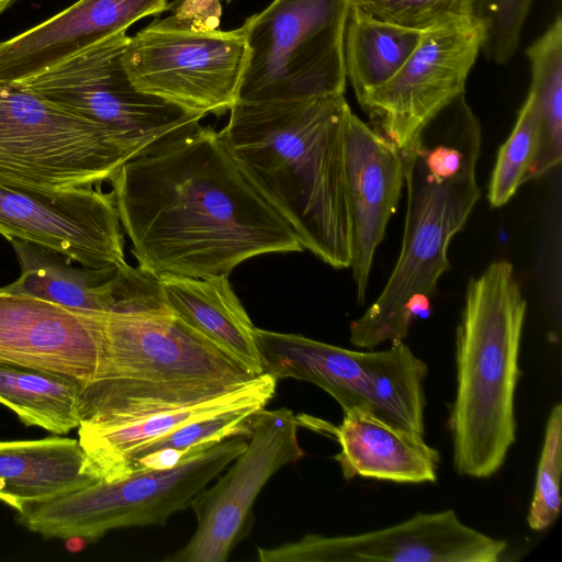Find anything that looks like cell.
Wrapping results in <instances>:
<instances>
[{
    "label": "cell",
    "instance_id": "cell-18",
    "mask_svg": "<svg viewBox=\"0 0 562 562\" xmlns=\"http://www.w3.org/2000/svg\"><path fill=\"white\" fill-rule=\"evenodd\" d=\"M166 7L167 0H78L0 42V81L19 82L35 76Z\"/></svg>",
    "mask_w": 562,
    "mask_h": 562
},
{
    "label": "cell",
    "instance_id": "cell-21",
    "mask_svg": "<svg viewBox=\"0 0 562 562\" xmlns=\"http://www.w3.org/2000/svg\"><path fill=\"white\" fill-rule=\"evenodd\" d=\"M98 481L78 439L0 441V501L18 512Z\"/></svg>",
    "mask_w": 562,
    "mask_h": 562
},
{
    "label": "cell",
    "instance_id": "cell-2",
    "mask_svg": "<svg viewBox=\"0 0 562 562\" xmlns=\"http://www.w3.org/2000/svg\"><path fill=\"white\" fill-rule=\"evenodd\" d=\"M345 95L235 103L218 133L241 172L293 229L303 249L350 267Z\"/></svg>",
    "mask_w": 562,
    "mask_h": 562
},
{
    "label": "cell",
    "instance_id": "cell-30",
    "mask_svg": "<svg viewBox=\"0 0 562 562\" xmlns=\"http://www.w3.org/2000/svg\"><path fill=\"white\" fill-rule=\"evenodd\" d=\"M562 469V405L551 409L538 463L536 484L527 516L531 530L543 531L558 518L562 498L560 481Z\"/></svg>",
    "mask_w": 562,
    "mask_h": 562
},
{
    "label": "cell",
    "instance_id": "cell-16",
    "mask_svg": "<svg viewBox=\"0 0 562 562\" xmlns=\"http://www.w3.org/2000/svg\"><path fill=\"white\" fill-rule=\"evenodd\" d=\"M10 243L21 274L1 291L89 313L145 314L164 305L160 280L127 262L75 267L67 256L48 247L21 239Z\"/></svg>",
    "mask_w": 562,
    "mask_h": 562
},
{
    "label": "cell",
    "instance_id": "cell-24",
    "mask_svg": "<svg viewBox=\"0 0 562 562\" xmlns=\"http://www.w3.org/2000/svg\"><path fill=\"white\" fill-rule=\"evenodd\" d=\"M364 409L403 429L425 434L427 364L404 342L362 351Z\"/></svg>",
    "mask_w": 562,
    "mask_h": 562
},
{
    "label": "cell",
    "instance_id": "cell-29",
    "mask_svg": "<svg viewBox=\"0 0 562 562\" xmlns=\"http://www.w3.org/2000/svg\"><path fill=\"white\" fill-rule=\"evenodd\" d=\"M538 146V114L528 93L515 126L499 147L492 172L487 199L493 207L505 205L526 182Z\"/></svg>",
    "mask_w": 562,
    "mask_h": 562
},
{
    "label": "cell",
    "instance_id": "cell-6",
    "mask_svg": "<svg viewBox=\"0 0 562 562\" xmlns=\"http://www.w3.org/2000/svg\"><path fill=\"white\" fill-rule=\"evenodd\" d=\"M353 0H273L241 25L235 103L345 95V31Z\"/></svg>",
    "mask_w": 562,
    "mask_h": 562
},
{
    "label": "cell",
    "instance_id": "cell-7",
    "mask_svg": "<svg viewBox=\"0 0 562 562\" xmlns=\"http://www.w3.org/2000/svg\"><path fill=\"white\" fill-rule=\"evenodd\" d=\"M247 447L243 436L227 438L178 464L98 481L56 498L24 506L20 525L45 538L95 541L108 531L165 525Z\"/></svg>",
    "mask_w": 562,
    "mask_h": 562
},
{
    "label": "cell",
    "instance_id": "cell-25",
    "mask_svg": "<svg viewBox=\"0 0 562 562\" xmlns=\"http://www.w3.org/2000/svg\"><path fill=\"white\" fill-rule=\"evenodd\" d=\"M423 33L374 18L352 4L344 55L346 76L358 101L402 68L419 45Z\"/></svg>",
    "mask_w": 562,
    "mask_h": 562
},
{
    "label": "cell",
    "instance_id": "cell-26",
    "mask_svg": "<svg viewBox=\"0 0 562 562\" xmlns=\"http://www.w3.org/2000/svg\"><path fill=\"white\" fill-rule=\"evenodd\" d=\"M85 387L81 381L63 374L0 364V404L26 426L56 435L78 428Z\"/></svg>",
    "mask_w": 562,
    "mask_h": 562
},
{
    "label": "cell",
    "instance_id": "cell-1",
    "mask_svg": "<svg viewBox=\"0 0 562 562\" xmlns=\"http://www.w3.org/2000/svg\"><path fill=\"white\" fill-rule=\"evenodd\" d=\"M110 182L138 269L157 279L229 276L255 256L303 250L220 133L199 122L128 159Z\"/></svg>",
    "mask_w": 562,
    "mask_h": 562
},
{
    "label": "cell",
    "instance_id": "cell-11",
    "mask_svg": "<svg viewBox=\"0 0 562 562\" xmlns=\"http://www.w3.org/2000/svg\"><path fill=\"white\" fill-rule=\"evenodd\" d=\"M483 40V29L472 18L424 31L402 68L358 101L373 128L401 154L411 150L427 124L464 94Z\"/></svg>",
    "mask_w": 562,
    "mask_h": 562
},
{
    "label": "cell",
    "instance_id": "cell-12",
    "mask_svg": "<svg viewBox=\"0 0 562 562\" xmlns=\"http://www.w3.org/2000/svg\"><path fill=\"white\" fill-rule=\"evenodd\" d=\"M299 422L286 408H266L251 423L249 441L213 486L192 501L196 529L168 562H224L249 529L252 505L268 480L305 452L297 441Z\"/></svg>",
    "mask_w": 562,
    "mask_h": 562
},
{
    "label": "cell",
    "instance_id": "cell-9",
    "mask_svg": "<svg viewBox=\"0 0 562 562\" xmlns=\"http://www.w3.org/2000/svg\"><path fill=\"white\" fill-rule=\"evenodd\" d=\"M128 40L121 32L14 83L102 126L133 158L204 116L132 82L123 63Z\"/></svg>",
    "mask_w": 562,
    "mask_h": 562
},
{
    "label": "cell",
    "instance_id": "cell-5",
    "mask_svg": "<svg viewBox=\"0 0 562 562\" xmlns=\"http://www.w3.org/2000/svg\"><path fill=\"white\" fill-rule=\"evenodd\" d=\"M527 302L513 265L470 279L456 335L457 390L448 418L458 474L486 479L516 440L515 392Z\"/></svg>",
    "mask_w": 562,
    "mask_h": 562
},
{
    "label": "cell",
    "instance_id": "cell-15",
    "mask_svg": "<svg viewBox=\"0 0 562 562\" xmlns=\"http://www.w3.org/2000/svg\"><path fill=\"white\" fill-rule=\"evenodd\" d=\"M102 314L0 290V364L63 374L87 386L100 363Z\"/></svg>",
    "mask_w": 562,
    "mask_h": 562
},
{
    "label": "cell",
    "instance_id": "cell-33",
    "mask_svg": "<svg viewBox=\"0 0 562 562\" xmlns=\"http://www.w3.org/2000/svg\"><path fill=\"white\" fill-rule=\"evenodd\" d=\"M15 0H0V15L14 2Z\"/></svg>",
    "mask_w": 562,
    "mask_h": 562
},
{
    "label": "cell",
    "instance_id": "cell-31",
    "mask_svg": "<svg viewBox=\"0 0 562 562\" xmlns=\"http://www.w3.org/2000/svg\"><path fill=\"white\" fill-rule=\"evenodd\" d=\"M532 0H471L470 15L483 29L482 50L496 64L508 63L519 45Z\"/></svg>",
    "mask_w": 562,
    "mask_h": 562
},
{
    "label": "cell",
    "instance_id": "cell-20",
    "mask_svg": "<svg viewBox=\"0 0 562 562\" xmlns=\"http://www.w3.org/2000/svg\"><path fill=\"white\" fill-rule=\"evenodd\" d=\"M277 382L263 372L232 392L193 405L117 423L81 422L77 428L78 440L89 470L100 481L116 480L123 461L134 450L193 420L256 402L269 403Z\"/></svg>",
    "mask_w": 562,
    "mask_h": 562
},
{
    "label": "cell",
    "instance_id": "cell-4",
    "mask_svg": "<svg viewBox=\"0 0 562 562\" xmlns=\"http://www.w3.org/2000/svg\"><path fill=\"white\" fill-rule=\"evenodd\" d=\"M102 318L100 363L83 390L80 423H117L193 405L257 376L172 312Z\"/></svg>",
    "mask_w": 562,
    "mask_h": 562
},
{
    "label": "cell",
    "instance_id": "cell-17",
    "mask_svg": "<svg viewBox=\"0 0 562 562\" xmlns=\"http://www.w3.org/2000/svg\"><path fill=\"white\" fill-rule=\"evenodd\" d=\"M345 173L350 223V267L357 301L364 302L376 247L396 212L405 183L400 150L351 110L345 125Z\"/></svg>",
    "mask_w": 562,
    "mask_h": 562
},
{
    "label": "cell",
    "instance_id": "cell-8",
    "mask_svg": "<svg viewBox=\"0 0 562 562\" xmlns=\"http://www.w3.org/2000/svg\"><path fill=\"white\" fill-rule=\"evenodd\" d=\"M131 156L102 126L0 81V176L56 189L111 181Z\"/></svg>",
    "mask_w": 562,
    "mask_h": 562
},
{
    "label": "cell",
    "instance_id": "cell-10",
    "mask_svg": "<svg viewBox=\"0 0 562 562\" xmlns=\"http://www.w3.org/2000/svg\"><path fill=\"white\" fill-rule=\"evenodd\" d=\"M245 59L241 26L218 31L180 15L156 20L130 37L123 55L139 90L203 116L235 104Z\"/></svg>",
    "mask_w": 562,
    "mask_h": 562
},
{
    "label": "cell",
    "instance_id": "cell-28",
    "mask_svg": "<svg viewBox=\"0 0 562 562\" xmlns=\"http://www.w3.org/2000/svg\"><path fill=\"white\" fill-rule=\"evenodd\" d=\"M268 403L256 402L206 416L165 434L131 452L122 463L119 479L134 471L171 468L227 438L249 436L257 413Z\"/></svg>",
    "mask_w": 562,
    "mask_h": 562
},
{
    "label": "cell",
    "instance_id": "cell-3",
    "mask_svg": "<svg viewBox=\"0 0 562 562\" xmlns=\"http://www.w3.org/2000/svg\"><path fill=\"white\" fill-rule=\"evenodd\" d=\"M480 123L459 97L402 154L407 207L397 262L379 297L350 323V342L372 350L404 341L417 308L428 305L450 268L448 248L480 199Z\"/></svg>",
    "mask_w": 562,
    "mask_h": 562
},
{
    "label": "cell",
    "instance_id": "cell-19",
    "mask_svg": "<svg viewBox=\"0 0 562 562\" xmlns=\"http://www.w3.org/2000/svg\"><path fill=\"white\" fill-rule=\"evenodd\" d=\"M299 425L334 438L339 452L334 456L342 477L357 476L406 484L434 483L440 453L424 436L396 427L362 407L344 411L339 425L300 414Z\"/></svg>",
    "mask_w": 562,
    "mask_h": 562
},
{
    "label": "cell",
    "instance_id": "cell-13",
    "mask_svg": "<svg viewBox=\"0 0 562 562\" xmlns=\"http://www.w3.org/2000/svg\"><path fill=\"white\" fill-rule=\"evenodd\" d=\"M0 235L48 247L89 268L126 262L112 193L56 189L0 176Z\"/></svg>",
    "mask_w": 562,
    "mask_h": 562
},
{
    "label": "cell",
    "instance_id": "cell-27",
    "mask_svg": "<svg viewBox=\"0 0 562 562\" xmlns=\"http://www.w3.org/2000/svg\"><path fill=\"white\" fill-rule=\"evenodd\" d=\"M538 114V146L526 181L540 178L562 158V19L560 15L526 50Z\"/></svg>",
    "mask_w": 562,
    "mask_h": 562
},
{
    "label": "cell",
    "instance_id": "cell-32",
    "mask_svg": "<svg viewBox=\"0 0 562 562\" xmlns=\"http://www.w3.org/2000/svg\"><path fill=\"white\" fill-rule=\"evenodd\" d=\"M471 0H353V4L380 20L426 31L471 18Z\"/></svg>",
    "mask_w": 562,
    "mask_h": 562
},
{
    "label": "cell",
    "instance_id": "cell-23",
    "mask_svg": "<svg viewBox=\"0 0 562 562\" xmlns=\"http://www.w3.org/2000/svg\"><path fill=\"white\" fill-rule=\"evenodd\" d=\"M256 341L263 372L277 380L311 382L335 398L342 412L364 408L362 351L260 328H256Z\"/></svg>",
    "mask_w": 562,
    "mask_h": 562
},
{
    "label": "cell",
    "instance_id": "cell-22",
    "mask_svg": "<svg viewBox=\"0 0 562 562\" xmlns=\"http://www.w3.org/2000/svg\"><path fill=\"white\" fill-rule=\"evenodd\" d=\"M159 280L166 303L177 317L234 355L257 375L263 373L257 327L232 289L228 276Z\"/></svg>",
    "mask_w": 562,
    "mask_h": 562
},
{
    "label": "cell",
    "instance_id": "cell-14",
    "mask_svg": "<svg viewBox=\"0 0 562 562\" xmlns=\"http://www.w3.org/2000/svg\"><path fill=\"white\" fill-rule=\"evenodd\" d=\"M507 542L463 524L453 509L417 513L378 530L348 536L305 535L258 548L260 562H496Z\"/></svg>",
    "mask_w": 562,
    "mask_h": 562
}]
</instances>
